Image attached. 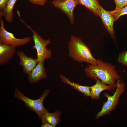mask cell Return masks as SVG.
<instances>
[{"label": "cell", "mask_w": 127, "mask_h": 127, "mask_svg": "<svg viewBox=\"0 0 127 127\" xmlns=\"http://www.w3.org/2000/svg\"><path fill=\"white\" fill-rule=\"evenodd\" d=\"M86 75L93 79H99L102 83L111 87L113 90L116 87L117 81L121 79L115 66L104 62L102 59H97V64H88L84 69Z\"/></svg>", "instance_id": "1"}, {"label": "cell", "mask_w": 127, "mask_h": 127, "mask_svg": "<svg viewBox=\"0 0 127 127\" xmlns=\"http://www.w3.org/2000/svg\"><path fill=\"white\" fill-rule=\"evenodd\" d=\"M68 55L73 60L92 65L97 64L89 47L79 38L72 36L68 43Z\"/></svg>", "instance_id": "2"}, {"label": "cell", "mask_w": 127, "mask_h": 127, "mask_svg": "<svg viewBox=\"0 0 127 127\" xmlns=\"http://www.w3.org/2000/svg\"><path fill=\"white\" fill-rule=\"evenodd\" d=\"M18 16L21 21L32 32V39L34 43L32 48L36 51V58L38 62L44 61L47 59L51 58L52 52L51 50L48 49L46 47L51 43L49 39L45 40L43 38L29 25L27 24L21 18L20 14Z\"/></svg>", "instance_id": "3"}, {"label": "cell", "mask_w": 127, "mask_h": 127, "mask_svg": "<svg viewBox=\"0 0 127 127\" xmlns=\"http://www.w3.org/2000/svg\"><path fill=\"white\" fill-rule=\"evenodd\" d=\"M125 87L124 83L121 79H119L116 82V89L113 95H110L106 92L103 94L107 100L103 104L101 110L96 115V119L110 114L112 111L115 109L118 104L119 98L125 90Z\"/></svg>", "instance_id": "4"}, {"label": "cell", "mask_w": 127, "mask_h": 127, "mask_svg": "<svg viewBox=\"0 0 127 127\" xmlns=\"http://www.w3.org/2000/svg\"><path fill=\"white\" fill-rule=\"evenodd\" d=\"M50 90L46 89L39 99L33 100L24 95L16 87L14 92V97L24 103L29 109L35 112L40 119L42 115L48 110L44 107L43 101L48 95Z\"/></svg>", "instance_id": "5"}, {"label": "cell", "mask_w": 127, "mask_h": 127, "mask_svg": "<svg viewBox=\"0 0 127 127\" xmlns=\"http://www.w3.org/2000/svg\"><path fill=\"white\" fill-rule=\"evenodd\" d=\"M0 24V44L9 45L16 47L26 44L32 39V37L31 36L17 38L12 33L6 30L4 27V20L1 18Z\"/></svg>", "instance_id": "6"}, {"label": "cell", "mask_w": 127, "mask_h": 127, "mask_svg": "<svg viewBox=\"0 0 127 127\" xmlns=\"http://www.w3.org/2000/svg\"><path fill=\"white\" fill-rule=\"evenodd\" d=\"M51 3L67 16L71 24H74V10L75 7L79 4V0H53Z\"/></svg>", "instance_id": "7"}, {"label": "cell", "mask_w": 127, "mask_h": 127, "mask_svg": "<svg viewBox=\"0 0 127 127\" xmlns=\"http://www.w3.org/2000/svg\"><path fill=\"white\" fill-rule=\"evenodd\" d=\"M16 54L19 59V64L22 67L23 72L29 75L38 63L37 59L28 56L22 50L17 51Z\"/></svg>", "instance_id": "8"}, {"label": "cell", "mask_w": 127, "mask_h": 127, "mask_svg": "<svg viewBox=\"0 0 127 127\" xmlns=\"http://www.w3.org/2000/svg\"><path fill=\"white\" fill-rule=\"evenodd\" d=\"M99 17L106 29L113 38L115 36L113 28L114 16L111 11L106 10L100 5Z\"/></svg>", "instance_id": "9"}, {"label": "cell", "mask_w": 127, "mask_h": 127, "mask_svg": "<svg viewBox=\"0 0 127 127\" xmlns=\"http://www.w3.org/2000/svg\"><path fill=\"white\" fill-rule=\"evenodd\" d=\"M44 62H38L35 67L28 75V80L30 84L36 83L41 79L47 77L46 71L44 66Z\"/></svg>", "instance_id": "10"}, {"label": "cell", "mask_w": 127, "mask_h": 127, "mask_svg": "<svg viewBox=\"0 0 127 127\" xmlns=\"http://www.w3.org/2000/svg\"><path fill=\"white\" fill-rule=\"evenodd\" d=\"M16 51V47L11 45L0 44V64L8 62L13 58Z\"/></svg>", "instance_id": "11"}, {"label": "cell", "mask_w": 127, "mask_h": 127, "mask_svg": "<svg viewBox=\"0 0 127 127\" xmlns=\"http://www.w3.org/2000/svg\"><path fill=\"white\" fill-rule=\"evenodd\" d=\"M95 84L90 86V96L92 99L98 100L100 99V95L103 91L107 90L109 91L113 90L109 85L102 83L99 79L96 80Z\"/></svg>", "instance_id": "12"}, {"label": "cell", "mask_w": 127, "mask_h": 127, "mask_svg": "<svg viewBox=\"0 0 127 127\" xmlns=\"http://www.w3.org/2000/svg\"><path fill=\"white\" fill-rule=\"evenodd\" d=\"M60 76L61 81L62 82L69 85L78 91L83 93L84 96L90 97V86H82L78 83L73 82L62 74H60Z\"/></svg>", "instance_id": "13"}, {"label": "cell", "mask_w": 127, "mask_h": 127, "mask_svg": "<svg viewBox=\"0 0 127 127\" xmlns=\"http://www.w3.org/2000/svg\"><path fill=\"white\" fill-rule=\"evenodd\" d=\"M61 114V111L58 110L53 113H50L48 111L42 115L40 119L41 120L42 123H48L55 127L60 120Z\"/></svg>", "instance_id": "14"}, {"label": "cell", "mask_w": 127, "mask_h": 127, "mask_svg": "<svg viewBox=\"0 0 127 127\" xmlns=\"http://www.w3.org/2000/svg\"><path fill=\"white\" fill-rule=\"evenodd\" d=\"M17 0H9L6 6L0 11V18L4 17L7 22L10 23L13 18V9Z\"/></svg>", "instance_id": "15"}, {"label": "cell", "mask_w": 127, "mask_h": 127, "mask_svg": "<svg viewBox=\"0 0 127 127\" xmlns=\"http://www.w3.org/2000/svg\"><path fill=\"white\" fill-rule=\"evenodd\" d=\"M79 4L84 6L96 16H100L99 0H79Z\"/></svg>", "instance_id": "16"}, {"label": "cell", "mask_w": 127, "mask_h": 127, "mask_svg": "<svg viewBox=\"0 0 127 127\" xmlns=\"http://www.w3.org/2000/svg\"><path fill=\"white\" fill-rule=\"evenodd\" d=\"M111 12L114 16L115 22L121 16L127 14V5L118 10Z\"/></svg>", "instance_id": "17"}, {"label": "cell", "mask_w": 127, "mask_h": 127, "mask_svg": "<svg viewBox=\"0 0 127 127\" xmlns=\"http://www.w3.org/2000/svg\"><path fill=\"white\" fill-rule=\"evenodd\" d=\"M118 61L123 65L127 66V51H123L119 54Z\"/></svg>", "instance_id": "18"}, {"label": "cell", "mask_w": 127, "mask_h": 127, "mask_svg": "<svg viewBox=\"0 0 127 127\" xmlns=\"http://www.w3.org/2000/svg\"><path fill=\"white\" fill-rule=\"evenodd\" d=\"M115 1L116 8L113 10L115 11L118 10L127 5V0H114Z\"/></svg>", "instance_id": "19"}, {"label": "cell", "mask_w": 127, "mask_h": 127, "mask_svg": "<svg viewBox=\"0 0 127 127\" xmlns=\"http://www.w3.org/2000/svg\"><path fill=\"white\" fill-rule=\"evenodd\" d=\"M47 0H29L31 3L40 6H43Z\"/></svg>", "instance_id": "20"}, {"label": "cell", "mask_w": 127, "mask_h": 127, "mask_svg": "<svg viewBox=\"0 0 127 127\" xmlns=\"http://www.w3.org/2000/svg\"><path fill=\"white\" fill-rule=\"evenodd\" d=\"M9 0H0V11L3 10L6 6Z\"/></svg>", "instance_id": "21"}, {"label": "cell", "mask_w": 127, "mask_h": 127, "mask_svg": "<svg viewBox=\"0 0 127 127\" xmlns=\"http://www.w3.org/2000/svg\"><path fill=\"white\" fill-rule=\"evenodd\" d=\"M41 127H54L52 125L49 123L46 122L42 123Z\"/></svg>", "instance_id": "22"}]
</instances>
